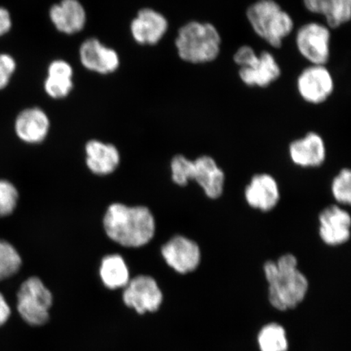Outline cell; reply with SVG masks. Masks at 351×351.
Instances as JSON below:
<instances>
[{"instance_id": "obj_14", "label": "cell", "mask_w": 351, "mask_h": 351, "mask_svg": "<svg viewBox=\"0 0 351 351\" xmlns=\"http://www.w3.org/2000/svg\"><path fill=\"white\" fill-rule=\"evenodd\" d=\"M245 199L250 207L262 212H269L280 200L278 182L269 174L254 175L245 188Z\"/></svg>"}, {"instance_id": "obj_1", "label": "cell", "mask_w": 351, "mask_h": 351, "mask_svg": "<svg viewBox=\"0 0 351 351\" xmlns=\"http://www.w3.org/2000/svg\"><path fill=\"white\" fill-rule=\"evenodd\" d=\"M108 238L125 247L138 248L148 244L156 234V221L150 209L143 206L110 205L104 217Z\"/></svg>"}, {"instance_id": "obj_2", "label": "cell", "mask_w": 351, "mask_h": 351, "mask_svg": "<svg viewBox=\"0 0 351 351\" xmlns=\"http://www.w3.org/2000/svg\"><path fill=\"white\" fill-rule=\"evenodd\" d=\"M263 273L269 283L270 304L276 309H293L304 301L308 280L298 269V260L293 254H285L276 262L267 261Z\"/></svg>"}, {"instance_id": "obj_15", "label": "cell", "mask_w": 351, "mask_h": 351, "mask_svg": "<svg viewBox=\"0 0 351 351\" xmlns=\"http://www.w3.org/2000/svg\"><path fill=\"white\" fill-rule=\"evenodd\" d=\"M52 24L59 32L72 35L81 32L86 23V12L79 0H61L49 11Z\"/></svg>"}, {"instance_id": "obj_6", "label": "cell", "mask_w": 351, "mask_h": 351, "mask_svg": "<svg viewBox=\"0 0 351 351\" xmlns=\"http://www.w3.org/2000/svg\"><path fill=\"white\" fill-rule=\"evenodd\" d=\"M330 28L318 22L302 25L295 37L298 52L311 64L326 65L330 57Z\"/></svg>"}, {"instance_id": "obj_24", "label": "cell", "mask_w": 351, "mask_h": 351, "mask_svg": "<svg viewBox=\"0 0 351 351\" xmlns=\"http://www.w3.org/2000/svg\"><path fill=\"white\" fill-rule=\"evenodd\" d=\"M23 260L10 241L0 239V282L12 278L21 270Z\"/></svg>"}, {"instance_id": "obj_25", "label": "cell", "mask_w": 351, "mask_h": 351, "mask_svg": "<svg viewBox=\"0 0 351 351\" xmlns=\"http://www.w3.org/2000/svg\"><path fill=\"white\" fill-rule=\"evenodd\" d=\"M19 191L14 184L0 179V218L11 216L19 205Z\"/></svg>"}, {"instance_id": "obj_8", "label": "cell", "mask_w": 351, "mask_h": 351, "mask_svg": "<svg viewBox=\"0 0 351 351\" xmlns=\"http://www.w3.org/2000/svg\"><path fill=\"white\" fill-rule=\"evenodd\" d=\"M297 89L306 102L320 104L330 97L335 90V81L326 65L311 64L298 76Z\"/></svg>"}, {"instance_id": "obj_20", "label": "cell", "mask_w": 351, "mask_h": 351, "mask_svg": "<svg viewBox=\"0 0 351 351\" xmlns=\"http://www.w3.org/2000/svg\"><path fill=\"white\" fill-rule=\"evenodd\" d=\"M307 11L324 17L330 29L351 21V0H304Z\"/></svg>"}, {"instance_id": "obj_17", "label": "cell", "mask_w": 351, "mask_h": 351, "mask_svg": "<svg viewBox=\"0 0 351 351\" xmlns=\"http://www.w3.org/2000/svg\"><path fill=\"white\" fill-rule=\"evenodd\" d=\"M289 157L302 168H314L322 165L326 158V147L322 136L310 132L304 138L289 145Z\"/></svg>"}, {"instance_id": "obj_3", "label": "cell", "mask_w": 351, "mask_h": 351, "mask_svg": "<svg viewBox=\"0 0 351 351\" xmlns=\"http://www.w3.org/2000/svg\"><path fill=\"white\" fill-rule=\"evenodd\" d=\"M175 46L183 61L195 64H207L219 55L221 37L214 25L193 21L180 28Z\"/></svg>"}, {"instance_id": "obj_12", "label": "cell", "mask_w": 351, "mask_h": 351, "mask_svg": "<svg viewBox=\"0 0 351 351\" xmlns=\"http://www.w3.org/2000/svg\"><path fill=\"white\" fill-rule=\"evenodd\" d=\"M319 237L324 243L336 247L350 238L351 217L346 210L332 205L324 209L319 216Z\"/></svg>"}, {"instance_id": "obj_10", "label": "cell", "mask_w": 351, "mask_h": 351, "mask_svg": "<svg viewBox=\"0 0 351 351\" xmlns=\"http://www.w3.org/2000/svg\"><path fill=\"white\" fill-rule=\"evenodd\" d=\"M79 58L83 67L102 75L116 72L120 66L117 52L95 38H88L82 43Z\"/></svg>"}, {"instance_id": "obj_7", "label": "cell", "mask_w": 351, "mask_h": 351, "mask_svg": "<svg viewBox=\"0 0 351 351\" xmlns=\"http://www.w3.org/2000/svg\"><path fill=\"white\" fill-rule=\"evenodd\" d=\"M122 300L126 306L139 315L156 313L164 301L156 280L150 276L139 275L130 279L124 288Z\"/></svg>"}, {"instance_id": "obj_16", "label": "cell", "mask_w": 351, "mask_h": 351, "mask_svg": "<svg viewBox=\"0 0 351 351\" xmlns=\"http://www.w3.org/2000/svg\"><path fill=\"white\" fill-rule=\"evenodd\" d=\"M282 70L273 54L263 51L247 67L240 68L239 77L248 86L265 88L278 80Z\"/></svg>"}, {"instance_id": "obj_19", "label": "cell", "mask_w": 351, "mask_h": 351, "mask_svg": "<svg viewBox=\"0 0 351 351\" xmlns=\"http://www.w3.org/2000/svg\"><path fill=\"white\" fill-rule=\"evenodd\" d=\"M85 152L88 169L95 175L111 174L120 164L119 151L111 143L90 140L86 144Z\"/></svg>"}, {"instance_id": "obj_31", "label": "cell", "mask_w": 351, "mask_h": 351, "mask_svg": "<svg viewBox=\"0 0 351 351\" xmlns=\"http://www.w3.org/2000/svg\"><path fill=\"white\" fill-rule=\"evenodd\" d=\"M12 310L6 298L0 292V327H2L10 318Z\"/></svg>"}, {"instance_id": "obj_11", "label": "cell", "mask_w": 351, "mask_h": 351, "mask_svg": "<svg viewBox=\"0 0 351 351\" xmlns=\"http://www.w3.org/2000/svg\"><path fill=\"white\" fill-rule=\"evenodd\" d=\"M169 22L160 12L145 8L131 21L130 32L134 40L143 46L156 45L164 38Z\"/></svg>"}, {"instance_id": "obj_5", "label": "cell", "mask_w": 351, "mask_h": 351, "mask_svg": "<svg viewBox=\"0 0 351 351\" xmlns=\"http://www.w3.org/2000/svg\"><path fill=\"white\" fill-rule=\"evenodd\" d=\"M53 295L38 276H30L21 283L16 293V310L30 326H43L50 319Z\"/></svg>"}, {"instance_id": "obj_4", "label": "cell", "mask_w": 351, "mask_h": 351, "mask_svg": "<svg viewBox=\"0 0 351 351\" xmlns=\"http://www.w3.org/2000/svg\"><path fill=\"white\" fill-rule=\"evenodd\" d=\"M247 17L254 32L276 48L293 29V20L275 0H258L247 8Z\"/></svg>"}, {"instance_id": "obj_21", "label": "cell", "mask_w": 351, "mask_h": 351, "mask_svg": "<svg viewBox=\"0 0 351 351\" xmlns=\"http://www.w3.org/2000/svg\"><path fill=\"white\" fill-rule=\"evenodd\" d=\"M73 69L63 60H56L48 66L44 90L52 99H64L71 93L73 88Z\"/></svg>"}, {"instance_id": "obj_22", "label": "cell", "mask_w": 351, "mask_h": 351, "mask_svg": "<svg viewBox=\"0 0 351 351\" xmlns=\"http://www.w3.org/2000/svg\"><path fill=\"white\" fill-rule=\"evenodd\" d=\"M99 276L105 287L109 289H124L130 282L128 265L120 254L105 256L99 267Z\"/></svg>"}, {"instance_id": "obj_28", "label": "cell", "mask_w": 351, "mask_h": 351, "mask_svg": "<svg viewBox=\"0 0 351 351\" xmlns=\"http://www.w3.org/2000/svg\"><path fill=\"white\" fill-rule=\"evenodd\" d=\"M16 69V60L12 56L6 53L0 54V90L10 84Z\"/></svg>"}, {"instance_id": "obj_13", "label": "cell", "mask_w": 351, "mask_h": 351, "mask_svg": "<svg viewBox=\"0 0 351 351\" xmlns=\"http://www.w3.org/2000/svg\"><path fill=\"white\" fill-rule=\"evenodd\" d=\"M51 122L47 114L39 108H29L16 117L14 130L17 138L27 144H40L49 134Z\"/></svg>"}, {"instance_id": "obj_18", "label": "cell", "mask_w": 351, "mask_h": 351, "mask_svg": "<svg viewBox=\"0 0 351 351\" xmlns=\"http://www.w3.org/2000/svg\"><path fill=\"white\" fill-rule=\"evenodd\" d=\"M225 178V173L213 158L204 156L194 160L192 181L199 184L210 199H217L222 195Z\"/></svg>"}, {"instance_id": "obj_30", "label": "cell", "mask_w": 351, "mask_h": 351, "mask_svg": "<svg viewBox=\"0 0 351 351\" xmlns=\"http://www.w3.org/2000/svg\"><path fill=\"white\" fill-rule=\"evenodd\" d=\"M12 26L10 12L6 8L0 7V37L10 32Z\"/></svg>"}, {"instance_id": "obj_9", "label": "cell", "mask_w": 351, "mask_h": 351, "mask_svg": "<svg viewBox=\"0 0 351 351\" xmlns=\"http://www.w3.org/2000/svg\"><path fill=\"white\" fill-rule=\"evenodd\" d=\"M162 256L180 274L192 273L201 262V251L195 241L182 235L171 239L161 248Z\"/></svg>"}, {"instance_id": "obj_23", "label": "cell", "mask_w": 351, "mask_h": 351, "mask_svg": "<svg viewBox=\"0 0 351 351\" xmlns=\"http://www.w3.org/2000/svg\"><path fill=\"white\" fill-rule=\"evenodd\" d=\"M258 344L261 351H287V332L280 324H267L258 332Z\"/></svg>"}, {"instance_id": "obj_26", "label": "cell", "mask_w": 351, "mask_h": 351, "mask_svg": "<svg viewBox=\"0 0 351 351\" xmlns=\"http://www.w3.org/2000/svg\"><path fill=\"white\" fill-rule=\"evenodd\" d=\"M332 193L337 203L351 206V169H342L332 183Z\"/></svg>"}, {"instance_id": "obj_27", "label": "cell", "mask_w": 351, "mask_h": 351, "mask_svg": "<svg viewBox=\"0 0 351 351\" xmlns=\"http://www.w3.org/2000/svg\"><path fill=\"white\" fill-rule=\"evenodd\" d=\"M193 165L194 161L184 156H174L171 161L173 182L180 186H186L189 182L192 181Z\"/></svg>"}, {"instance_id": "obj_29", "label": "cell", "mask_w": 351, "mask_h": 351, "mask_svg": "<svg viewBox=\"0 0 351 351\" xmlns=\"http://www.w3.org/2000/svg\"><path fill=\"white\" fill-rule=\"evenodd\" d=\"M256 51L250 46H243L239 48L234 56V60L240 68L247 67L252 61L256 58Z\"/></svg>"}]
</instances>
